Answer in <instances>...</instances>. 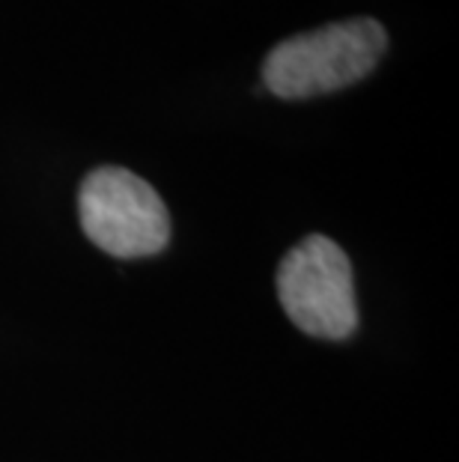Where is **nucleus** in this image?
Segmentation results:
<instances>
[{"label": "nucleus", "instance_id": "f257e3e1", "mask_svg": "<svg viewBox=\"0 0 459 462\" xmlns=\"http://www.w3.org/2000/svg\"><path fill=\"white\" fill-rule=\"evenodd\" d=\"M385 48L388 33L376 18H346L271 48L262 63V84L278 99H314L367 78Z\"/></svg>", "mask_w": 459, "mask_h": 462}, {"label": "nucleus", "instance_id": "f03ea898", "mask_svg": "<svg viewBox=\"0 0 459 462\" xmlns=\"http://www.w3.org/2000/svg\"><path fill=\"white\" fill-rule=\"evenodd\" d=\"M78 215L87 239L114 257H152L170 239V215L155 189L125 167H99L81 182Z\"/></svg>", "mask_w": 459, "mask_h": 462}, {"label": "nucleus", "instance_id": "7ed1b4c3", "mask_svg": "<svg viewBox=\"0 0 459 462\" xmlns=\"http://www.w3.org/2000/svg\"><path fill=\"white\" fill-rule=\"evenodd\" d=\"M278 296L289 319L322 340H344L358 326L353 265L326 236H308L280 263Z\"/></svg>", "mask_w": 459, "mask_h": 462}]
</instances>
